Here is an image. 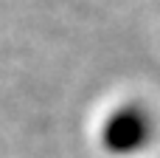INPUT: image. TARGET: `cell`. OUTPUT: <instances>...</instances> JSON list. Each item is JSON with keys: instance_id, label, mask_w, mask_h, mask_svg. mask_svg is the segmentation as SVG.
<instances>
[{"instance_id": "cell-1", "label": "cell", "mask_w": 160, "mask_h": 158, "mask_svg": "<svg viewBox=\"0 0 160 158\" xmlns=\"http://www.w3.org/2000/svg\"><path fill=\"white\" fill-rule=\"evenodd\" d=\"M146 136V119L138 107H124L104 124V144L115 153L135 150Z\"/></svg>"}]
</instances>
